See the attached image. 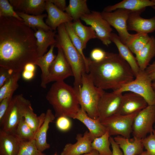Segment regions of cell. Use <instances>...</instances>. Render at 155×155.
<instances>
[{"label":"cell","instance_id":"5","mask_svg":"<svg viewBox=\"0 0 155 155\" xmlns=\"http://www.w3.org/2000/svg\"><path fill=\"white\" fill-rule=\"evenodd\" d=\"M105 92L94 84L88 73H85L82 74L81 86L76 93L80 107L90 117L98 119V103Z\"/></svg>","mask_w":155,"mask_h":155},{"label":"cell","instance_id":"44","mask_svg":"<svg viewBox=\"0 0 155 155\" xmlns=\"http://www.w3.org/2000/svg\"><path fill=\"white\" fill-rule=\"evenodd\" d=\"M109 140L112 150V155H123V152L114 138L110 136Z\"/></svg>","mask_w":155,"mask_h":155},{"label":"cell","instance_id":"39","mask_svg":"<svg viewBox=\"0 0 155 155\" xmlns=\"http://www.w3.org/2000/svg\"><path fill=\"white\" fill-rule=\"evenodd\" d=\"M144 148L149 155H155V131H153L150 135L142 139Z\"/></svg>","mask_w":155,"mask_h":155},{"label":"cell","instance_id":"9","mask_svg":"<svg viewBox=\"0 0 155 155\" xmlns=\"http://www.w3.org/2000/svg\"><path fill=\"white\" fill-rule=\"evenodd\" d=\"M131 12L124 9H118L111 12L103 11L101 12L102 18L116 30L121 41L126 45L134 35V34H130L127 29V21Z\"/></svg>","mask_w":155,"mask_h":155},{"label":"cell","instance_id":"42","mask_svg":"<svg viewBox=\"0 0 155 155\" xmlns=\"http://www.w3.org/2000/svg\"><path fill=\"white\" fill-rule=\"evenodd\" d=\"M13 97V96L8 97L0 102V123L5 116Z\"/></svg>","mask_w":155,"mask_h":155},{"label":"cell","instance_id":"1","mask_svg":"<svg viewBox=\"0 0 155 155\" xmlns=\"http://www.w3.org/2000/svg\"><path fill=\"white\" fill-rule=\"evenodd\" d=\"M38 57L33 30L23 21L0 17V67L21 73L26 64Z\"/></svg>","mask_w":155,"mask_h":155},{"label":"cell","instance_id":"53","mask_svg":"<svg viewBox=\"0 0 155 155\" xmlns=\"http://www.w3.org/2000/svg\"><path fill=\"white\" fill-rule=\"evenodd\" d=\"M53 155H58L57 154V153L56 152Z\"/></svg>","mask_w":155,"mask_h":155},{"label":"cell","instance_id":"43","mask_svg":"<svg viewBox=\"0 0 155 155\" xmlns=\"http://www.w3.org/2000/svg\"><path fill=\"white\" fill-rule=\"evenodd\" d=\"M15 73L11 69L0 67V88Z\"/></svg>","mask_w":155,"mask_h":155},{"label":"cell","instance_id":"23","mask_svg":"<svg viewBox=\"0 0 155 155\" xmlns=\"http://www.w3.org/2000/svg\"><path fill=\"white\" fill-rule=\"evenodd\" d=\"M21 141L14 135L0 130V155H17Z\"/></svg>","mask_w":155,"mask_h":155},{"label":"cell","instance_id":"13","mask_svg":"<svg viewBox=\"0 0 155 155\" xmlns=\"http://www.w3.org/2000/svg\"><path fill=\"white\" fill-rule=\"evenodd\" d=\"M122 93L105 92L100 98L98 106V119L101 122L116 114L120 107L123 98Z\"/></svg>","mask_w":155,"mask_h":155},{"label":"cell","instance_id":"32","mask_svg":"<svg viewBox=\"0 0 155 155\" xmlns=\"http://www.w3.org/2000/svg\"><path fill=\"white\" fill-rule=\"evenodd\" d=\"M45 115V113H43L37 116L34 112L31 104L26 109L24 118L26 123L36 133L43 122Z\"/></svg>","mask_w":155,"mask_h":155},{"label":"cell","instance_id":"51","mask_svg":"<svg viewBox=\"0 0 155 155\" xmlns=\"http://www.w3.org/2000/svg\"><path fill=\"white\" fill-rule=\"evenodd\" d=\"M152 86L154 90L155 91V82H152Z\"/></svg>","mask_w":155,"mask_h":155},{"label":"cell","instance_id":"37","mask_svg":"<svg viewBox=\"0 0 155 155\" xmlns=\"http://www.w3.org/2000/svg\"><path fill=\"white\" fill-rule=\"evenodd\" d=\"M17 155H46L38 149L34 139L29 141H21Z\"/></svg>","mask_w":155,"mask_h":155},{"label":"cell","instance_id":"35","mask_svg":"<svg viewBox=\"0 0 155 155\" xmlns=\"http://www.w3.org/2000/svg\"><path fill=\"white\" fill-rule=\"evenodd\" d=\"M35 134L26 122L23 117L18 125L14 135L20 141H29L34 139Z\"/></svg>","mask_w":155,"mask_h":155},{"label":"cell","instance_id":"52","mask_svg":"<svg viewBox=\"0 0 155 155\" xmlns=\"http://www.w3.org/2000/svg\"><path fill=\"white\" fill-rule=\"evenodd\" d=\"M152 8L155 10V6L152 7Z\"/></svg>","mask_w":155,"mask_h":155},{"label":"cell","instance_id":"33","mask_svg":"<svg viewBox=\"0 0 155 155\" xmlns=\"http://www.w3.org/2000/svg\"><path fill=\"white\" fill-rule=\"evenodd\" d=\"M21 76V73H15L0 88V102L6 98L13 96L14 92L19 87L18 81Z\"/></svg>","mask_w":155,"mask_h":155},{"label":"cell","instance_id":"20","mask_svg":"<svg viewBox=\"0 0 155 155\" xmlns=\"http://www.w3.org/2000/svg\"><path fill=\"white\" fill-rule=\"evenodd\" d=\"M55 118L51 110H47L43 122L36 133L34 137L36 145L38 149L41 152H43L50 148V144L46 141L47 132L50 123Z\"/></svg>","mask_w":155,"mask_h":155},{"label":"cell","instance_id":"8","mask_svg":"<svg viewBox=\"0 0 155 155\" xmlns=\"http://www.w3.org/2000/svg\"><path fill=\"white\" fill-rule=\"evenodd\" d=\"M138 113L127 115L115 114L101 122L110 136L120 135L129 139L134 118Z\"/></svg>","mask_w":155,"mask_h":155},{"label":"cell","instance_id":"31","mask_svg":"<svg viewBox=\"0 0 155 155\" xmlns=\"http://www.w3.org/2000/svg\"><path fill=\"white\" fill-rule=\"evenodd\" d=\"M110 136L106 131L102 136L95 138L92 142V149L96 150L100 155H112V151L110 148Z\"/></svg>","mask_w":155,"mask_h":155},{"label":"cell","instance_id":"30","mask_svg":"<svg viewBox=\"0 0 155 155\" xmlns=\"http://www.w3.org/2000/svg\"><path fill=\"white\" fill-rule=\"evenodd\" d=\"M72 28L81 40L84 49H85L88 42L90 39L97 38L96 33L91 26L83 25L80 20L72 22Z\"/></svg>","mask_w":155,"mask_h":155},{"label":"cell","instance_id":"3","mask_svg":"<svg viewBox=\"0 0 155 155\" xmlns=\"http://www.w3.org/2000/svg\"><path fill=\"white\" fill-rule=\"evenodd\" d=\"M46 98L52 106L55 117L65 116L73 119L80 108L73 87L64 81L55 82Z\"/></svg>","mask_w":155,"mask_h":155},{"label":"cell","instance_id":"10","mask_svg":"<svg viewBox=\"0 0 155 155\" xmlns=\"http://www.w3.org/2000/svg\"><path fill=\"white\" fill-rule=\"evenodd\" d=\"M155 123V105H148L139 112L132 125L133 138L142 139L153 131Z\"/></svg>","mask_w":155,"mask_h":155},{"label":"cell","instance_id":"6","mask_svg":"<svg viewBox=\"0 0 155 155\" xmlns=\"http://www.w3.org/2000/svg\"><path fill=\"white\" fill-rule=\"evenodd\" d=\"M31 104L30 101L25 98L22 94L13 96L3 120L0 123V130L14 134L18 125Z\"/></svg>","mask_w":155,"mask_h":155},{"label":"cell","instance_id":"12","mask_svg":"<svg viewBox=\"0 0 155 155\" xmlns=\"http://www.w3.org/2000/svg\"><path fill=\"white\" fill-rule=\"evenodd\" d=\"M58 52L49 69L48 83L51 82L64 81L67 78L73 76V73L61 48L55 45Z\"/></svg>","mask_w":155,"mask_h":155},{"label":"cell","instance_id":"17","mask_svg":"<svg viewBox=\"0 0 155 155\" xmlns=\"http://www.w3.org/2000/svg\"><path fill=\"white\" fill-rule=\"evenodd\" d=\"M45 10L47 13L45 23L52 30L55 31L61 25L73 21L66 12L59 9L49 0H45Z\"/></svg>","mask_w":155,"mask_h":155},{"label":"cell","instance_id":"29","mask_svg":"<svg viewBox=\"0 0 155 155\" xmlns=\"http://www.w3.org/2000/svg\"><path fill=\"white\" fill-rule=\"evenodd\" d=\"M16 12L22 18L25 24L35 31L38 28L46 31L51 30L44 21V19L47 17L46 14L42 13L37 15H33L18 11Z\"/></svg>","mask_w":155,"mask_h":155},{"label":"cell","instance_id":"22","mask_svg":"<svg viewBox=\"0 0 155 155\" xmlns=\"http://www.w3.org/2000/svg\"><path fill=\"white\" fill-rule=\"evenodd\" d=\"M155 6L153 0H123L114 5L106 6L103 11L111 12L118 9H123L132 12L144 11L146 7Z\"/></svg>","mask_w":155,"mask_h":155},{"label":"cell","instance_id":"55","mask_svg":"<svg viewBox=\"0 0 155 155\" xmlns=\"http://www.w3.org/2000/svg\"><path fill=\"white\" fill-rule=\"evenodd\" d=\"M153 0L155 2V0Z\"/></svg>","mask_w":155,"mask_h":155},{"label":"cell","instance_id":"14","mask_svg":"<svg viewBox=\"0 0 155 155\" xmlns=\"http://www.w3.org/2000/svg\"><path fill=\"white\" fill-rule=\"evenodd\" d=\"M76 139L75 143H68L65 145L61 155H82L92 149V143L94 139L88 131L83 134H78Z\"/></svg>","mask_w":155,"mask_h":155},{"label":"cell","instance_id":"48","mask_svg":"<svg viewBox=\"0 0 155 155\" xmlns=\"http://www.w3.org/2000/svg\"><path fill=\"white\" fill-rule=\"evenodd\" d=\"M36 65L34 63H28L25 65L23 70L35 72L36 70Z\"/></svg>","mask_w":155,"mask_h":155},{"label":"cell","instance_id":"2","mask_svg":"<svg viewBox=\"0 0 155 155\" xmlns=\"http://www.w3.org/2000/svg\"><path fill=\"white\" fill-rule=\"evenodd\" d=\"M87 58L88 73L99 88L116 91L134 79L130 67L119 54L107 52L105 58L97 62Z\"/></svg>","mask_w":155,"mask_h":155},{"label":"cell","instance_id":"7","mask_svg":"<svg viewBox=\"0 0 155 155\" xmlns=\"http://www.w3.org/2000/svg\"><path fill=\"white\" fill-rule=\"evenodd\" d=\"M131 82L123 86L115 92L122 93L129 91L142 97L148 105H155V91L152 86V82L145 70H140Z\"/></svg>","mask_w":155,"mask_h":155},{"label":"cell","instance_id":"28","mask_svg":"<svg viewBox=\"0 0 155 155\" xmlns=\"http://www.w3.org/2000/svg\"><path fill=\"white\" fill-rule=\"evenodd\" d=\"M65 11L72 18L73 21L80 20L82 16L91 12L86 0H69Z\"/></svg>","mask_w":155,"mask_h":155},{"label":"cell","instance_id":"11","mask_svg":"<svg viewBox=\"0 0 155 155\" xmlns=\"http://www.w3.org/2000/svg\"><path fill=\"white\" fill-rule=\"evenodd\" d=\"M80 19L93 28L97 38L104 45L108 46L111 43L110 36L113 29L107 22L102 18L101 12L91 11L90 13L82 16Z\"/></svg>","mask_w":155,"mask_h":155},{"label":"cell","instance_id":"27","mask_svg":"<svg viewBox=\"0 0 155 155\" xmlns=\"http://www.w3.org/2000/svg\"><path fill=\"white\" fill-rule=\"evenodd\" d=\"M135 55L140 70H145L155 56V37L151 36L146 45Z\"/></svg>","mask_w":155,"mask_h":155},{"label":"cell","instance_id":"24","mask_svg":"<svg viewBox=\"0 0 155 155\" xmlns=\"http://www.w3.org/2000/svg\"><path fill=\"white\" fill-rule=\"evenodd\" d=\"M56 35L55 31L52 30L46 31L38 28L35 30L34 36L38 57L44 55L49 46L55 44Z\"/></svg>","mask_w":155,"mask_h":155},{"label":"cell","instance_id":"16","mask_svg":"<svg viewBox=\"0 0 155 155\" xmlns=\"http://www.w3.org/2000/svg\"><path fill=\"white\" fill-rule=\"evenodd\" d=\"M144 11H140L130 13L127 21L128 31L147 34L155 31V16L149 19L143 18L140 15Z\"/></svg>","mask_w":155,"mask_h":155},{"label":"cell","instance_id":"49","mask_svg":"<svg viewBox=\"0 0 155 155\" xmlns=\"http://www.w3.org/2000/svg\"><path fill=\"white\" fill-rule=\"evenodd\" d=\"M82 155H100L98 153L96 150L92 149L90 152Z\"/></svg>","mask_w":155,"mask_h":155},{"label":"cell","instance_id":"34","mask_svg":"<svg viewBox=\"0 0 155 155\" xmlns=\"http://www.w3.org/2000/svg\"><path fill=\"white\" fill-rule=\"evenodd\" d=\"M72 22L64 24L65 28L69 38L73 46L78 51L83 58L86 66V72L88 73V62L87 58L84 55L82 43L74 32L72 26Z\"/></svg>","mask_w":155,"mask_h":155},{"label":"cell","instance_id":"19","mask_svg":"<svg viewBox=\"0 0 155 155\" xmlns=\"http://www.w3.org/2000/svg\"><path fill=\"white\" fill-rule=\"evenodd\" d=\"M73 119L78 120L84 124L94 140L102 136L106 131L105 128L98 119H94L90 117L81 107Z\"/></svg>","mask_w":155,"mask_h":155},{"label":"cell","instance_id":"46","mask_svg":"<svg viewBox=\"0 0 155 155\" xmlns=\"http://www.w3.org/2000/svg\"><path fill=\"white\" fill-rule=\"evenodd\" d=\"M56 7L60 10L64 11L67 7L66 1L65 0H49Z\"/></svg>","mask_w":155,"mask_h":155},{"label":"cell","instance_id":"36","mask_svg":"<svg viewBox=\"0 0 155 155\" xmlns=\"http://www.w3.org/2000/svg\"><path fill=\"white\" fill-rule=\"evenodd\" d=\"M150 37L148 34L136 33L127 46L133 53L135 54L146 45Z\"/></svg>","mask_w":155,"mask_h":155},{"label":"cell","instance_id":"41","mask_svg":"<svg viewBox=\"0 0 155 155\" xmlns=\"http://www.w3.org/2000/svg\"><path fill=\"white\" fill-rule=\"evenodd\" d=\"M107 54L103 49L100 48H95L91 52L90 58L95 62H99L103 60L106 57Z\"/></svg>","mask_w":155,"mask_h":155},{"label":"cell","instance_id":"21","mask_svg":"<svg viewBox=\"0 0 155 155\" xmlns=\"http://www.w3.org/2000/svg\"><path fill=\"white\" fill-rule=\"evenodd\" d=\"M110 40L111 42L115 44L119 51V54L129 64L135 77L140 69L133 53L129 47L121 42L117 34L112 32L110 35Z\"/></svg>","mask_w":155,"mask_h":155},{"label":"cell","instance_id":"47","mask_svg":"<svg viewBox=\"0 0 155 155\" xmlns=\"http://www.w3.org/2000/svg\"><path fill=\"white\" fill-rule=\"evenodd\" d=\"M35 72L25 70H23L21 73V76L23 79L26 81H30L34 77Z\"/></svg>","mask_w":155,"mask_h":155},{"label":"cell","instance_id":"54","mask_svg":"<svg viewBox=\"0 0 155 155\" xmlns=\"http://www.w3.org/2000/svg\"><path fill=\"white\" fill-rule=\"evenodd\" d=\"M154 129L155 130V125H154Z\"/></svg>","mask_w":155,"mask_h":155},{"label":"cell","instance_id":"18","mask_svg":"<svg viewBox=\"0 0 155 155\" xmlns=\"http://www.w3.org/2000/svg\"><path fill=\"white\" fill-rule=\"evenodd\" d=\"M9 1L16 11L37 15L45 10L44 0H9Z\"/></svg>","mask_w":155,"mask_h":155},{"label":"cell","instance_id":"40","mask_svg":"<svg viewBox=\"0 0 155 155\" xmlns=\"http://www.w3.org/2000/svg\"><path fill=\"white\" fill-rule=\"evenodd\" d=\"M56 125L59 130L62 132H66L71 128L72 122L70 118L65 116H61L57 117Z\"/></svg>","mask_w":155,"mask_h":155},{"label":"cell","instance_id":"45","mask_svg":"<svg viewBox=\"0 0 155 155\" xmlns=\"http://www.w3.org/2000/svg\"><path fill=\"white\" fill-rule=\"evenodd\" d=\"M145 71L152 82H155V61L150 64Z\"/></svg>","mask_w":155,"mask_h":155},{"label":"cell","instance_id":"4","mask_svg":"<svg viewBox=\"0 0 155 155\" xmlns=\"http://www.w3.org/2000/svg\"><path fill=\"white\" fill-rule=\"evenodd\" d=\"M57 30L55 45L61 48L71 66L74 78L73 88L76 92L81 86L82 74L86 73V64L82 57L72 43L64 24L60 26Z\"/></svg>","mask_w":155,"mask_h":155},{"label":"cell","instance_id":"25","mask_svg":"<svg viewBox=\"0 0 155 155\" xmlns=\"http://www.w3.org/2000/svg\"><path fill=\"white\" fill-rule=\"evenodd\" d=\"M113 138L122 150L123 155H140L144 151L142 139L133 138L130 141L129 138L120 135Z\"/></svg>","mask_w":155,"mask_h":155},{"label":"cell","instance_id":"50","mask_svg":"<svg viewBox=\"0 0 155 155\" xmlns=\"http://www.w3.org/2000/svg\"><path fill=\"white\" fill-rule=\"evenodd\" d=\"M139 155H149L147 151H143L141 154Z\"/></svg>","mask_w":155,"mask_h":155},{"label":"cell","instance_id":"15","mask_svg":"<svg viewBox=\"0 0 155 155\" xmlns=\"http://www.w3.org/2000/svg\"><path fill=\"white\" fill-rule=\"evenodd\" d=\"M148 106L142 97L130 92L123 95L120 107L116 114L127 115L138 113Z\"/></svg>","mask_w":155,"mask_h":155},{"label":"cell","instance_id":"38","mask_svg":"<svg viewBox=\"0 0 155 155\" xmlns=\"http://www.w3.org/2000/svg\"><path fill=\"white\" fill-rule=\"evenodd\" d=\"M11 17L23 21L14 10L9 1L0 0V17Z\"/></svg>","mask_w":155,"mask_h":155},{"label":"cell","instance_id":"26","mask_svg":"<svg viewBox=\"0 0 155 155\" xmlns=\"http://www.w3.org/2000/svg\"><path fill=\"white\" fill-rule=\"evenodd\" d=\"M55 46V44L51 45L47 52L43 56L38 57L34 63L36 65L39 67L41 70L40 86L43 88H46L48 84L49 68L56 56L53 53Z\"/></svg>","mask_w":155,"mask_h":155}]
</instances>
